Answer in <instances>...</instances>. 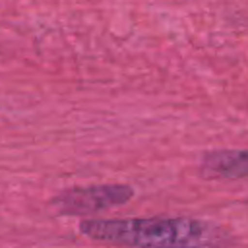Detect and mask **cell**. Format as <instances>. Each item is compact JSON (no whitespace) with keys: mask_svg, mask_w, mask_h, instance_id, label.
<instances>
[{"mask_svg":"<svg viewBox=\"0 0 248 248\" xmlns=\"http://www.w3.org/2000/svg\"><path fill=\"white\" fill-rule=\"evenodd\" d=\"M132 198L134 190L128 184H99L64 190L52 200V205L60 215H93L122 205Z\"/></svg>","mask_w":248,"mask_h":248,"instance_id":"7a4b0ae2","label":"cell"},{"mask_svg":"<svg viewBox=\"0 0 248 248\" xmlns=\"http://www.w3.org/2000/svg\"><path fill=\"white\" fill-rule=\"evenodd\" d=\"M79 232L91 240L128 248H229V231L190 217L85 219Z\"/></svg>","mask_w":248,"mask_h":248,"instance_id":"6da1fadb","label":"cell"},{"mask_svg":"<svg viewBox=\"0 0 248 248\" xmlns=\"http://www.w3.org/2000/svg\"><path fill=\"white\" fill-rule=\"evenodd\" d=\"M248 170L246 151H207L200 161V172L205 178H244Z\"/></svg>","mask_w":248,"mask_h":248,"instance_id":"3957f363","label":"cell"}]
</instances>
